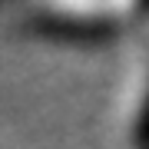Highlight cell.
<instances>
[{"mask_svg": "<svg viewBox=\"0 0 149 149\" xmlns=\"http://www.w3.org/2000/svg\"><path fill=\"white\" fill-rule=\"evenodd\" d=\"M136 149H149V90H146L143 113H139V119H136Z\"/></svg>", "mask_w": 149, "mask_h": 149, "instance_id": "obj_1", "label": "cell"}]
</instances>
